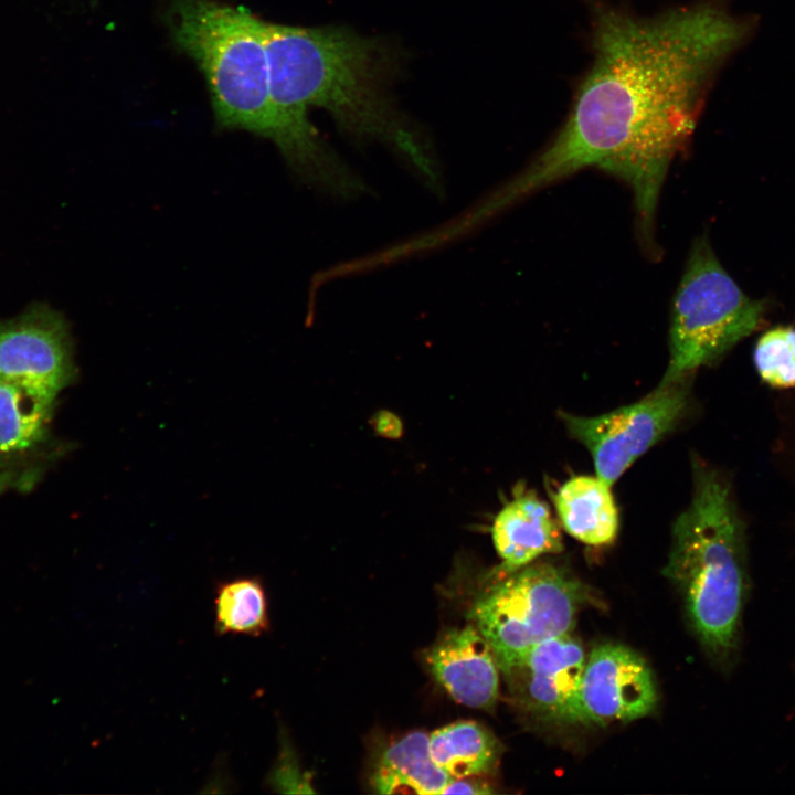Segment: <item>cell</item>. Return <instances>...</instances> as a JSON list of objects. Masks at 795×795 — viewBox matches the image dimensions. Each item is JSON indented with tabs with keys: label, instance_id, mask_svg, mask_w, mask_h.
<instances>
[{
	"label": "cell",
	"instance_id": "cell-12",
	"mask_svg": "<svg viewBox=\"0 0 795 795\" xmlns=\"http://www.w3.org/2000/svg\"><path fill=\"white\" fill-rule=\"evenodd\" d=\"M435 679L457 702L490 710L499 697V665L476 628L468 625L444 634L426 653Z\"/></svg>",
	"mask_w": 795,
	"mask_h": 795
},
{
	"label": "cell",
	"instance_id": "cell-2",
	"mask_svg": "<svg viewBox=\"0 0 795 795\" xmlns=\"http://www.w3.org/2000/svg\"><path fill=\"white\" fill-rule=\"evenodd\" d=\"M263 26L273 113L271 139L304 182L331 192L349 174V166L308 119V108L320 107L350 138L386 144L432 189L441 187L439 168L427 141L399 113L390 94L399 64L390 45L342 28L266 21Z\"/></svg>",
	"mask_w": 795,
	"mask_h": 795
},
{
	"label": "cell",
	"instance_id": "cell-3",
	"mask_svg": "<svg viewBox=\"0 0 795 795\" xmlns=\"http://www.w3.org/2000/svg\"><path fill=\"white\" fill-rule=\"evenodd\" d=\"M664 574L680 592L703 647L728 658L746 593L744 540L728 485L699 459L692 460L690 502L672 523Z\"/></svg>",
	"mask_w": 795,
	"mask_h": 795
},
{
	"label": "cell",
	"instance_id": "cell-15",
	"mask_svg": "<svg viewBox=\"0 0 795 795\" xmlns=\"http://www.w3.org/2000/svg\"><path fill=\"white\" fill-rule=\"evenodd\" d=\"M432 759L430 734L415 731L386 746L371 774L380 794H443L453 781Z\"/></svg>",
	"mask_w": 795,
	"mask_h": 795
},
{
	"label": "cell",
	"instance_id": "cell-1",
	"mask_svg": "<svg viewBox=\"0 0 795 795\" xmlns=\"http://www.w3.org/2000/svg\"><path fill=\"white\" fill-rule=\"evenodd\" d=\"M746 33L712 2L636 18L597 7L595 59L555 138L495 194L504 209L585 168L626 183L639 241L656 255L655 216L672 160L696 125L704 86Z\"/></svg>",
	"mask_w": 795,
	"mask_h": 795
},
{
	"label": "cell",
	"instance_id": "cell-13",
	"mask_svg": "<svg viewBox=\"0 0 795 795\" xmlns=\"http://www.w3.org/2000/svg\"><path fill=\"white\" fill-rule=\"evenodd\" d=\"M491 539L501 562L489 577H504L545 554L563 550L561 524L534 491L519 487L496 515Z\"/></svg>",
	"mask_w": 795,
	"mask_h": 795
},
{
	"label": "cell",
	"instance_id": "cell-6",
	"mask_svg": "<svg viewBox=\"0 0 795 795\" xmlns=\"http://www.w3.org/2000/svg\"><path fill=\"white\" fill-rule=\"evenodd\" d=\"M587 592L565 568L534 561L492 580L470 618L504 672L538 644L572 633Z\"/></svg>",
	"mask_w": 795,
	"mask_h": 795
},
{
	"label": "cell",
	"instance_id": "cell-4",
	"mask_svg": "<svg viewBox=\"0 0 795 795\" xmlns=\"http://www.w3.org/2000/svg\"><path fill=\"white\" fill-rule=\"evenodd\" d=\"M264 21L218 0H171L177 46L203 72L218 125L271 139L273 113Z\"/></svg>",
	"mask_w": 795,
	"mask_h": 795
},
{
	"label": "cell",
	"instance_id": "cell-8",
	"mask_svg": "<svg viewBox=\"0 0 795 795\" xmlns=\"http://www.w3.org/2000/svg\"><path fill=\"white\" fill-rule=\"evenodd\" d=\"M56 398L0 379V495L31 491L66 452L52 431Z\"/></svg>",
	"mask_w": 795,
	"mask_h": 795
},
{
	"label": "cell",
	"instance_id": "cell-9",
	"mask_svg": "<svg viewBox=\"0 0 795 795\" xmlns=\"http://www.w3.org/2000/svg\"><path fill=\"white\" fill-rule=\"evenodd\" d=\"M77 373L71 326L60 310L36 300L0 319V379L57 395Z\"/></svg>",
	"mask_w": 795,
	"mask_h": 795
},
{
	"label": "cell",
	"instance_id": "cell-17",
	"mask_svg": "<svg viewBox=\"0 0 795 795\" xmlns=\"http://www.w3.org/2000/svg\"><path fill=\"white\" fill-rule=\"evenodd\" d=\"M219 635L259 636L268 628L267 597L262 581L242 576L221 582L214 600Z\"/></svg>",
	"mask_w": 795,
	"mask_h": 795
},
{
	"label": "cell",
	"instance_id": "cell-18",
	"mask_svg": "<svg viewBox=\"0 0 795 795\" xmlns=\"http://www.w3.org/2000/svg\"><path fill=\"white\" fill-rule=\"evenodd\" d=\"M753 360L760 378L777 389L795 386V328L775 327L757 340Z\"/></svg>",
	"mask_w": 795,
	"mask_h": 795
},
{
	"label": "cell",
	"instance_id": "cell-5",
	"mask_svg": "<svg viewBox=\"0 0 795 795\" xmlns=\"http://www.w3.org/2000/svg\"><path fill=\"white\" fill-rule=\"evenodd\" d=\"M763 310L724 271L708 240H696L672 299L669 360L661 381L690 378L717 360L755 330Z\"/></svg>",
	"mask_w": 795,
	"mask_h": 795
},
{
	"label": "cell",
	"instance_id": "cell-7",
	"mask_svg": "<svg viewBox=\"0 0 795 795\" xmlns=\"http://www.w3.org/2000/svg\"><path fill=\"white\" fill-rule=\"evenodd\" d=\"M689 379L660 381L640 400L601 415L562 412L560 418L590 453L595 475L613 486L685 418L690 403Z\"/></svg>",
	"mask_w": 795,
	"mask_h": 795
},
{
	"label": "cell",
	"instance_id": "cell-10",
	"mask_svg": "<svg viewBox=\"0 0 795 795\" xmlns=\"http://www.w3.org/2000/svg\"><path fill=\"white\" fill-rule=\"evenodd\" d=\"M656 702L654 676L643 657L622 644H602L586 656L574 724L634 721L649 714Z\"/></svg>",
	"mask_w": 795,
	"mask_h": 795
},
{
	"label": "cell",
	"instance_id": "cell-14",
	"mask_svg": "<svg viewBox=\"0 0 795 795\" xmlns=\"http://www.w3.org/2000/svg\"><path fill=\"white\" fill-rule=\"evenodd\" d=\"M561 528L572 538L592 547L608 545L619 530V511L612 486L598 476L569 478L552 495Z\"/></svg>",
	"mask_w": 795,
	"mask_h": 795
},
{
	"label": "cell",
	"instance_id": "cell-16",
	"mask_svg": "<svg viewBox=\"0 0 795 795\" xmlns=\"http://www.w3.org/2000/svg\"><path fill=\"white\" fill-rule=\"evenodd\" d=\"M434 762L453 778L471 777L494 771L501 746L496 736L474 721H458L430 734Z\"/></svg>",
	"mask_w": 795,
	"mask_h": 795
},
{
	"label": "cell",
	"instance_id": "cell-19",
	"mask_svg": "<svg viewBox=\"0 0 795 795\" xmlns=\"http://www.w3.org/2000/svg\"><path fill=\"white\" fill-rule=\"evenodd\" d=\"M486 784L468 780V777L454 778L444 789L443 794H490Z\"/></svg>",
	"mask_w": 795,
	"mask_h": 795
},
{
	"label": "cell",
	"instance_id": "cell-11",
	"mask_svg": "<svg viewBox=\"0 0 795 795\" xmlns=\"http://www.w3.org/2000/svg\"><path fill=\"white\" fill-rule=\"evenodd\" d=\"M586 656L572 633L542 642L504 671L513 700L539 721L574 724Z\"/></svg>",
	"mask_w": 795,
	"mask_h": 795
}]
</instances>
